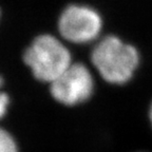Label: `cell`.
<instances>
[{
	"instance_id": "1",
	"label": "cell",
	"mask_w": 152,
	"mask_h": 152,
	"mask_svg": "<svg viewBox=\"0 0 152 152\" xmlns=\"http://www.w3.org/2000/svg\"><path fill=\"white\" fill-rule=\"evenodd\" d=\"M140 50L118 35H102L91 48V68L104 83L124 86L130 83L140 66Z\"/></svg>"
},
{
	"instance_id": "2",
	"label": "cell",
	"mask_w": 152,
	"mask_h": 152,
	"mask_svg": "<svg viewBox=\"0 0 152 152\" xmlns=\"http://www.w3.org/2000/svg\"><path fill=\"white\" fill-rule=\"evenodd\" d=\"M22 60L34 78L47 85L59 77L74 61L69 45L52 33L36 35L24 49Z\"/></svg>"
},
{
	"instance_id": "3",
	"label": "cell",
	"mask_w": 152,
	"mask_h": 152,
	"mask_svg": "<svg viewBox=\"0 0 152 152\" xmlns=\"http://www.w3.org/2000/svg\"><path fill=\"white\" fill-rule=\"evenodd\" d=\"M102 13L81 2L66 4L57 17V35L69 45H93L104 35Z\"/></svg>"
},
{
	"instance_id": "4",
	"label": "cell",
	"mask_w": 152,
	"mask_h": 152,
	"mask_svg": "<svg viewBox=\"0 0 152 152\" xmlns=\"http://www.w3.org/2000/svg\"><path fill=\"white\" fill-rule=\"evenodd\" d=\"M95 72L80 61L71 66L49 85L52 98L64 107H77L91 99L95 92Z\"/></svg>"
},
{
	"instance_id": "5",
	"label": "cell",
	"mask_w": 152,
	"mask_h": 152,
	"mask_svg": "<svg viewBox=\"0 0 152 152\" xmlns=\"http://www.w3.org/2000/svg\"><path fill=\"white\" fill-rule=\"evenodd\" d=\"M0 152H19L18 142L12 133L0 125Z\"/></svg>"
},
{
	"instance_id": "6",
	"label": "cell",
	"mask_w": 152,
	"mask_h": 152,
	"mask_svg": "<svg viewBox=\"0 0 152 152\" xmlns=\"http://www.w3.org/2000/svg\"><path fill=\"white\" fill-rule=\"evenodd\" d=\"M10 104H11V97L4 89V80L2 75H0V121L4 118L9 112Z\"/></svg>"
},
{
	"instance_id": "7",
	"label": "cell",
	"mask_w": 152,
	"mask_h": 152,
	"mask_svg": "<svg viewBox=\"0 0 152 152\" xmlns=\"http://www.w3.org/2000/svg\"><path fill=\"white\" fill-rule=\"evenodd\" d=\"M148 118H149L150 126H151V128H152V100H151V102H150L149 109H148Z\"/></svg>"
},
{
	"instance_id": "8",
	"label": "cell",
	"mask_w": 152,
	"mask_h": 152,
	"mask_svg": "<svg viewBox=\"0 0 152 152\" xmlns=\"http://www.w3.org/2000/svg\"><path fill=\"white\" fill-rule=\"evenodd\" d=\"M1 16H2V14H1V9H0V20H1Z\"/></svg>"
}]
</instances>
